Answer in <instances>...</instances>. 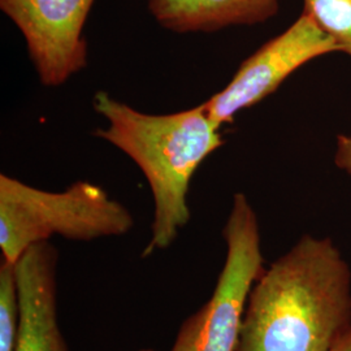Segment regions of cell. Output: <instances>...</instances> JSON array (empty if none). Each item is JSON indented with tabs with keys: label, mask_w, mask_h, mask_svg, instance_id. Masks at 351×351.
<instances>
[{
	"label": "cell",
	"mask_w": 351,
	"mask_h": 351,
	"mask_svg": "<svg viewBox=\"0 0 351 351\" xmlns=\"http://www.w3.org/2000/svg\"><path fill=\"white\" fill-rule=\"evenodd\" d=\"M224 267L213 295L180 328L171 351H236L251 289L264 272L258 216L237 193L223 229Z\"/></svg>",
	"instance_id": "obj_4"
},
{
	"label": "cell",
	"mask_w": 351,
	"mask_h": 351,
	"mask_svg": "<svg viewBox=\"0 0 351 351\" xmlns=\"http://www.w3.org/2000/svg\"><path fill=\"white\" fill-rule=\"evenodd\" d=\"M335 163L339 169L351 176V136H339Z\"/></svg>",
	"instance_id": "obj_11"
},
{
	"label": "cell",
	"mask_w": 351,
	"mask_h": 351,
	"mask_svg": "<svg viewBox=\"0 0 351 351\" xmlns=\"http://www.w3.org/2000/svg\"><path fill=\"white\" fill-rule=\"evenodd\" d=\"M332 351H351V329Z\"/></svg>",
	"instance_id": "obj_12"
},
{
	"label": "cell",
	"mask_w": 351,
	"mask_h": 351,
	"mask_svg": "<svg viewBox=\"0 0 351 351\" xmlns=\"http://www.w3.org/2000/svg\"><path fill=\"white\" fill-rule=\"evenodd\" d=\"M133 226L130 211L99 185L77 181L63 191H47L0 175V250L8 262L52 236L94 241L124 236Z\"/></svg>",
	"instance_id": "obj_3"
},
{
	"label": "cell",
	"mask_w": 351,
	"mask_h": 351,
	"mask_svg": "<svg viewBox=\"0 0 351 351\" xmlns=\"http://www.w3.org/2000/svg\"><path fill=\"white\" fill-rule=\"evenodd\" d=\"M336 51L335 40L303 12L285 32L243 60L226 88L203 103L204 108L217 124H232L241 111L274 94L304 64Z\"/></svg>",
	"instance_id": "obj_5"
},
{
	"label": "cell",
	"mask_w": 351,
	"mask_h": 351,
	"mask_svg": "<svg viewBox=\"0 0 351 351\" xmlns=\"http://www.w3.org/2000/svg\"><path fill=\"white\" fill-rule=\"evenodd\" d=\"M95 0H0V10L25 39L43 86L58 88L88 65L82 36Z\"/></svg>",
	"instance_id": "obj_6"
},
{
	"label": "cell",
	"mask_w": 351,
	"mask_h": 351,
	"mask_svg": "<svg viewBox=\"0 0 351 351\" xmlns=\"http://www.w3.org/2000/svg\"><path fill=\"white\" fill-rule=\"evenodd\" d=\"M147 7L163 29L189 34L263 24L278 13L280 0H149Z\"/></svg>",
	"instance_id": "obj_8"
},
{
	"label": "cell",
	"mask_w": 351,
	"mask_h": 351,
	"mask_svg": "<svg viewBox=\"0 0 351 351\" xmlns=\"http://www.w3.org/2000/svg\"><path fill=\"white\" fill-rule=\"evenodd\" d=\"M21 324L16 263H0V351H14Z\"/></svg>",
	"instance_id": "obj_9"
},
{
	"label": "cell",
	"mask_w": 351,
	"mask_h": 351,
	"mask_svg": "<svg viewBox=\"0 0 351 351\" xmlns=\"http://www.w3.org/2000/svg\"><path fill=\"white\" fill-rule=\"evenodd\" d=\"M93 104L107 121L94 134L128 155L149 182L154 219L143 256L168 249L190 220L188 193L193 177L224 145L221 125L210 117L203 103L185 111L151 114L98 91Z\"/></svg>",
	"instance_id": "obj_2"
},
{
	"label": "cell",
	"mask_w": 351,
	"mask_h": 351,
	"mask_svg": "<svg viewBox=\"0 0 351 351\" xmlns=\"http://www.w3.org/2000/svg\"><path fill=\"white\" fill-rule=\"evenodd\" d=\"M303 12L351 56V0H304Z\"/></svg>",
	"instance_id": "obj_10"
},
{
	"label": "cell",
	"mask_w": 351,
	"mask_h": 351,
	"mask_svg": "<svg viewBox=\"0 0 351 351\" xmlns=\"http://www.w3.org/2000/svg\"><path fill=\"white\" fill-rule=\"evenodd\" d=\"M350 329V267L306 234L254 284L236 351H332Z\"/></svg>",
	"instance_id": "obj_1"
},
{
	"label": "cell",
	"mask_w": 351,
	"mask_h": 351,
	"mask_svg": "<svg viewBox=\"0 0 351 351\" xmlns=\"http://www.w3.org/2000/svg\"><path fill=\"white\" fill-rule=\"evenodd\" d=\"M138 351H156V350H151V349H143V350H138Z\"/></svg>",
	"instance_id": "obj_13"
},
{
	"label": "cell",
	"mask_w": 351,
	"mask_h": 351,
	"mask_svg": "<svg viewBox=\"0 0 351 351\" xmlns=\"http://www.w3.org/2000/svg\"><path fill=\"white\" fill-rule=\"evenodd\" d=\"M58 262L49 241L30 246L16 262L21 324L14 351H69L58 316Z\"/></svg>",
	"instance_id": "obj_7"
}]
</instances>
